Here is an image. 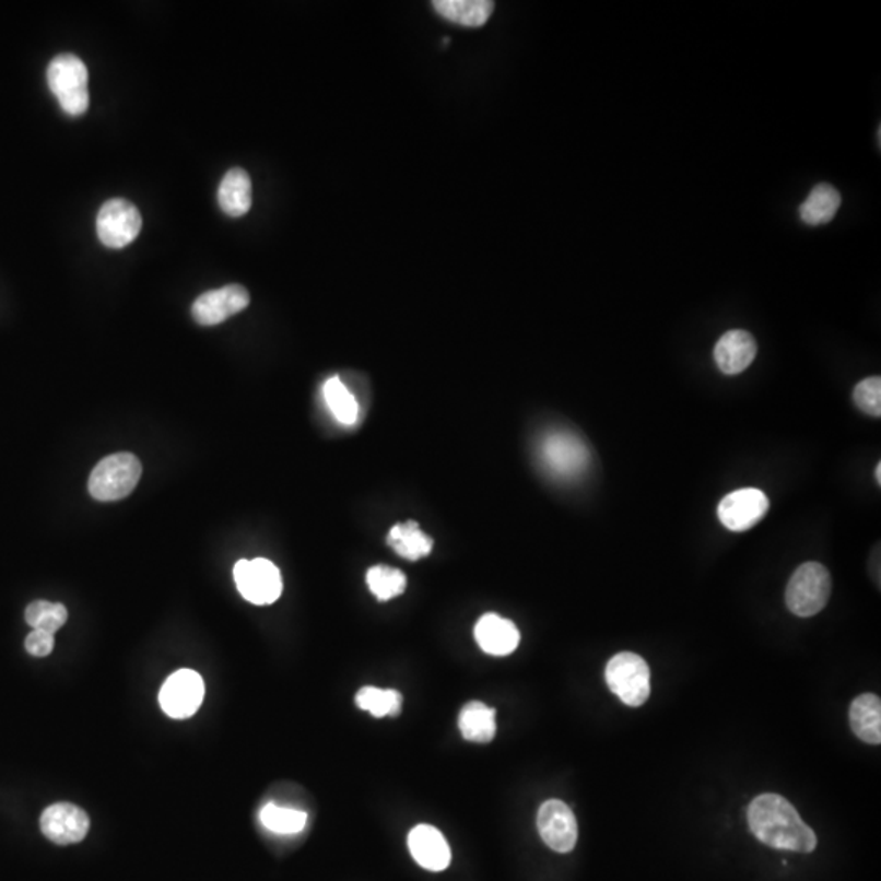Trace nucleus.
Masks as SVG:
<instances>
[{"mask_svg": "<svg viewBox=\"0 0 881 881\" xmlns=\"http://www.w3.org/2000/svg\"><path fill=\"white\" fill-rule=\"evenodd\" d=\"M748 823L756 839L774 849L801 854L817 849V834L780 795L763 794L754 798L748 808Z\"/></svg>", "mask_w": 881, "mask_h": 881, "instance_id": "1", "label": "nucleus"}, {"mask_svg": "<svg viewBox=\"0 0 881 881\" xmlns=\"http://www.w3.org/2000/svg\"><path fill=\"white\" fill-rule=\"evenodd\" d=\"M49 91L71 116H81L89 110V71L81 58L74 55H59L48 68Z\"/></svg>", "mask_w": 881, "mask_h": 881, "instance_id": "2", "label": "nucleus"}, {"mask_svg": "<svg viewBox=\"0 0 881 881\" xmlns=\"http://www.w3.org/2000/svg\"><path fill=\"white\" fill-rule=\"evenodd\" d=\"M142 475V466L131 453L111 454L95 466L89 492L98 502H118L131 495Z\"/></svg>", "mask_w": 881, "mask_h": 881, "instance_id": "3", "label": "nucleus"}, {"mask_svg": "<svg viewBox=\"0 0 881 881\" xmlns=\"http://www.w3.org/2000/svg\"><path fill=\"white\" fill-rule=\"evenodd\" d=\"M831 589L833 579L826 566L817 562L803 563L788 582L785 601L798 618H811L826 608Z\"/></svg>", "mask_w": 881, "mask_h": 881, "instance_id": "4", "label": "nucleus"}, {"mask_svg": "<svg viewBox=\"0 0 881 881\" xmlns=\"http://www.w3.org/2000/svg\"><path fill=\"white\" fill-rule=\"evenodd\" d=\"M650 668L641 655L622 651L606 668V681L612 694L625 705L641 707L650 697Z\"/></svg>", "mask_w": 881, "mask_h": 881, "instance_id": "5", "label": "nucleus"}, {"mask_svg": "<svg viewBox=\"0 0 881 881\" xmlns=\"http://www.w3.org/2000/svg\"><path fill=\"white\" fill-rule=\"evenodd\" d=\"M539 456L548 472L563 480L582 475L589 463L585 440L569 432L548 433L539 447Z\"/></svg>", "mask_w": 881, "mask_h": 881, "instance_id": "6", "label": "nucleus"}, {"mask_svg": "<svg viewBox=\"0 0 881 881\" xmlns=\"http://www.w3.org/2000/svg\"><path fill=\"white\" fill-rule=\"evenodd\" d=\"M234 579L242 598L251 604H273L283 592L280 569L267 559L238 560L234 566Z\"/></svg>", "mask_w": 881, "mask_h": 881, "instance_id": "7", "label": "nucleus"}, {"mask_svg": "<svg viewBox=\"0 0 881 881\" xmlns=\"http://www.w3.org/2000/svg\"><path fill=\"white\" fill-rule=\"evenodd\" d=\"M204 701V681L193 669L174 672L162 685L158 702L171 718H190Z\"/></svg>", "mask_w": 881, "mask_h": 881, "instance_id": "8", "label": "nucleus"}, {"mask_svg": "<svg viewBox=\"0 0 881 881\" xmlns=\"http://www.w3.org/2000/svg\"><path fill=\"white\" fill-rule=\"evenodd\" d=\"M141 227V213L131 201L115 198L98 211L97 235L105 247H126L138 237Z\"/></svg>", "mask_w": 881, "mask_h": 881, "instance_id": "9", "label": "nucleus"}, {"mask_svg": "<svg viewBox=\"0 0 881 881\" xmlns=\"http://www.w3.org/2000/svg\"><path fill=\"white\" fill-rule=\"evenodd\" d=\"M770 506V498L761 490H737L721 500L718 505V519L730 531H748L766 516Z\"/></svg>", "mask_w": 881, "mask_h": 881, "instance_id": "10", "label": "nucleus"}, {"mask_svg": "<svg viewBox=\"0 0 881 881\" xmlns=\"http://www.w3.org/2000/svg\"><path fill=\"white\" fill-rule=\"evenodd\" d=\"M250 294L240 284H228L221 290L208 291L195 301L191 316L200 326L213 327L228 317L247 309Z\"/></svg>", "mask_w": 881, "mask_h": 881, "instance_id": "11", "label": "nucleus"}, {"mask_svg": "<svg viewBox=\"0 0 881 881\" xmlns=\"http://www.w3.org/2000/svg\"><path fill=\"white\" fill-rule=\"evenodd\" d=\"M39 826L49 841L59 846H69L85 839L91 830V820L78 804L55 803L43 811Z\"/></svg>", "mask_w": 881, "mask_h": 881, "instance_id": "12", "label": "nucleus"}, {"mask_svg": "<svg viewBox=\"0 0 881 881\" xmlns=\"http://www.w3.org/2000/svg\"><path fill=\"white\" fill-rule=\"evenodd\" d=\"M538 827L542 841L560 854L572 853L578 841V823L568 804L549 800L538 813Z\"/></svg>", "mask_w": 881, "mask_h": 881, "instance_id": "13", "label": "nucleus"}, {"mask_svg": "<svg viewBox=\"0 0 881 881\" xmlns=\"http://www.w3.org/2000/svg\"><path fill=\"white\" fill-rule=\"evenodd\" d=\"M757 354V343L750 331L730 330L717 341L714 350L718 369L727 376L743 373Z\"/></svg>", "mask_w": 881, "mask_h": 881, "instance_id": "14", "label": "nucleus"}, {"mask_svg": "<svg viewBox=\"0 0 881 881\" xmlns=\"http://www.w3.org/2000/svg\"><path fill=\"white\" fill-rule=\"evenodd\" d=\"M475 641L485 654L506 657L518 648L521 642L518 627L498 614L482 615L475 625Z\"/></svg>", "mask_w": 881, "mask_h": 881, "instance_id": "15", "label": "nucleus"}, {"mask_svg": "<svg viewBox=\"0 0 881 881\" xmlns=\"http://www.w3.org/2000/svg\"><path fill=\"white\" fill-rule=\"evenodd\" d=\"M410 853L423 869L443 872L450 864V849L440 831L430 824L413 827L409 836Z\"/></svg>", "mask_w": 881, "mask_h": 881, "instance_id": "16", "label": "nucleus"}, {"mask_svg": "<svg viewBox=\"0 0 881 881\" xmlns=\"http://www.w3.org/2000/svg\"><path fill=\"white\" fill-rule=\"evenodd\" d=\"M218 201L227 216L242 218L251 208V180L244 168H232L222 178Z\"/></svg>", "mask_w": 881, "mask_h": 881, "instance_id": "17", "label": "nucleus"}, {"mask_svg": "<svg viewBox=\"0 0 881 881\" xmlns=\"http://www.w3.org/2000/svg\"><path fill=\"white\" fill-rule=\"evenodd\" d=\"M850 727L859 740L869 744L881 743V701L879 695L862 694L853 702L849 712Z\"/></svg>", "mask_w": 881, "mask_h": 881, "instance_id": "18", "label": "nucleus"}, {"mask_svg": "<svg viewBox=\"0 0 881 881\" xmlns=\"http://www.w3.org/2000/svg\"><path fill=\"white\" fill-rule=\"evenodd\" d=\"M436 12L457 25L479 28L485 25L495 10V2L490 0H435Z\"/></svg>", "mask_w": 881, "mask_h": 881, "instance_id": "19", "label": "nucleus"}, {"mask_svg": "<svg viewBox=\"0 0 881 881\" xmlns=\"http://www.w3.org/2000/svg\"><path fill=\"white\" fill-rule=\"evenodd\" d=\"M387 544L407 560H420L433 551V539L426 536L416 521L399 522L387 536Z\"/></svg>", "mask_w": 881, "mask_h": 881, "instance_id": "20", "label": "nucleus"}, {"mask_svg": "<svg viewBox=\"0 0 881 881\" xmlns=\"http://www.w3.org/2000/svg\"><path fill=\"white\" fill-rule=\"evenodd\" d=\"M841 208V195L833 185L820 184L811 190L800 207V220L811 227L834 220Z\"/></svg>", "mask_w": 881, "mask_h": 881, "instance_id": "21", "label": "nucleus"}, {"mask_svg": "<svg viewBox=\"0 0 881 881\" xmlns=\"http://www.w3.org/2000/svg\"><path fill=\"white\" fill-rule=\"evenodd\" d=\"M459 730L473 743H490L496 735L495 710L483 702H469L459 714Z\"/></svg>", "mask_w": 881, "mask_h": 881, "instance_id": "22", "label": "nucleus"}, {"mask_svg": "<svg viewBox=\"0 0 881 881\" xmlns=\"http://www.w3.org/2000/svg\"><path fill=\"white\" fill-rule=\"evenodd\" d=\"M324 399H326L327 409L330 410L333 419L344 426L354 425L360 415V406L354 399L351 390L344 386L340 377L333 376L324 384Z\"/></svg>", "mask_w": 881, "mask_h": 881, "instance_id": "23", "label": "nucleus"}, {"mask_svg": "<svg viewBox=\"0 0 881 881\" xmlns=\"http://www.w3.org/2000/svg\"><path fill=\"white\" fill-rule=\"evenodd\" d=\"M357 707L361 710L369 712L373 717L383 718L390 715L396 717L402 712L403 697L396 689H379L367 685V688L360 689L356 697Z\"/></svg>", "mask_w": 881, "mask_h": 881, "instance_id": "24", "label": "nucleus"}, {"mask_svg": "<svg viewBox=\"0 0 881 881\" xmlns=\"http://www.w3.org/2000/svg\"><path fill=\"white\" fill-rule=\"evenodd\" d=\"M260 821L268 831L274 834H297L306 827V811L296 808L280 807L267 803L260 811Z\"/></svg>", "mask_w": 881, "mask_h": 881, "instance_id": "25", "label": "nucleus"}, {"mask_svg": "<svg viewBox=\"0 0 881 881\" xmlns=\"http://www.w3.org/2000/svg\"><path fill=\"white\" fill-rule=\"evenodd\" d=\"M25 621L33 631L48 632L55 635L68 622V609L59 602L33 601L26 608Z\"/></svg>", "mask_w": 881, "mask_h": 881, "instance_id": "26", "label": "nucleus"}, {"mask_svg": "<svg viewBox=\"0 0 881 881\" xmlns=\"http://www.w3.org/2000/svg\"><path fill=\"white\" fill-rule=\"evenodd\" d=\"M366 582L371 592L379 601L397 598L407 588L406 573L386 565H377L367 569Z\"/></svg>", "mask_w": 881, "mask_h": 881, "instance_id": "27", "label": "nucleus"}, {"mask_svg": "<svg viewBox=\"0 0 881 881\" xmlns=\"http://www.w3.org/2000/svg\"><path fill=\"white\" fill-rule=\"evenodd\" d=\"M854 402L870 416H881V379L879 376L867 377L857 384L854 390Z\"/></svg>", "mask_w": 881, "mask_h": 881, "instance_id": "28", "label": "nucleus"}, {"mask_svg": "<svg viewBox=\"0 0 881 881\" xmlns=\"http://www.w3.org/2000/svg\"><path fill=\"white\" fill-rule=\"evenodd\" d=\"M25 648L32 657H48L52 648H55V635L48 634V632L33 631L26 637Z\"/></svg>", "mask_w": 881, "mask_h": 881, "instance_id": "29", "label": "nucleus"}, {"mask_svg": "<svg viewBox=\"0 0 881 881\" xmlns=\"http://www.w3.org/2000/svg\"><path fill=\"white\" fill-rule=\"evenodd\" d=\"M876 477H877V483H879V485H880V483H881V463H879V466H877Z\"/></svg>", "mask_w": 881, "mask_h": 881, "instance_id": "30", "label": "nucleus"}]
</instances>
